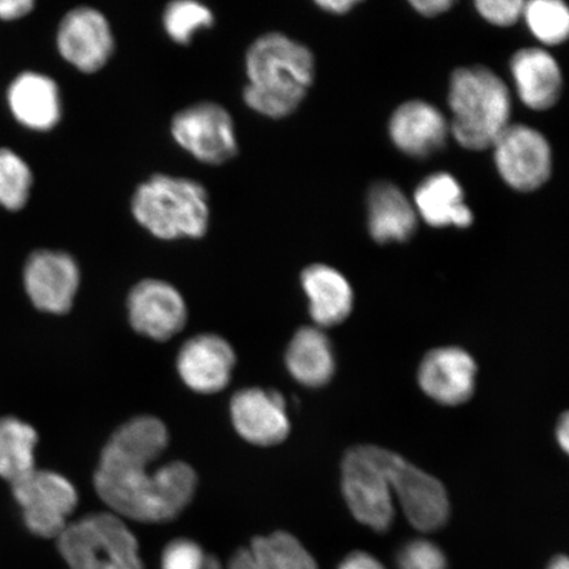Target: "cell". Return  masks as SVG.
I'll use <instances>...</instances> for the list:
<instances>
[{
    "label": "cell",
    "mask_w": 569,
    "mask_h": 569,
    "mask_svg": "<svg viewBox=\"0 0 569 569\" xmlns=\"http://www.w3.org/2000/svg\"><path fill=\"white\" fill-rule=\"evenodd\" d=\"M168 445L167 426L151 416L132 418L112 433L94 475L97 493L111 513L166 523L189 507L198 483L194 469L183 461L153 467Z\"/></svg>",
    "instance_id": "6da1fadb"
},
{
    "label": "cell",
    "mask_w": 569,
    "mask_h": 569,
    "mask_svg": "<svg viewBox=\"0 0 569 569\" xmlns=\"http://www.w3.org/2000/svg\"><path fill=\"white\" fill-rule=\"evenodd\" d=\"M244 101L261 116L289 117L315 81L316 61L309 48L279 32L262 34L246 56Z\"/></svg>",
    "instance_id": "7a4b0ae2"
},
{
    "label": "cell",
    "mask_w": 569,
    "mask_h": 569,
    "mask_svg": "<svg viewBox=\"0 0 569 569\" xmlns=\"http://www.w3.org/2000/svg\"><path fill=\"white\" fill-rule=\"evenodd\" d=\"M448 103L452 111L451 131L462 148L486 151L509 127L510 92L495 71L486 67L455 70Z\"/></svg>",
    "instance_id": "3957f363"
},
{
    "label": "cell",
    "mask_w": 569,
    "mask_h": 569,
    "mask_svg": "<svg viewBox=\"0 0 569 569\" xmlns=\"http://www.w3.org/2000/svg\"><path fill=\"white\" fill-rule=\"evenodd\" d=\"M137 222L162 240L202 238L209 229V197L201 183L156 174L132 198Z\"/></svg>",
    "instance_id": "277c9868"
},
{
    "label": "cell",
    "mask_w": 569,
    "mask_h": 569,
    "mask_svg": "<svg viewBox=\"0 0 569 569\" xmlns=\"http://www.w3.org/2000/svg\"><path fill=\"white\" fill-rule=\"evenodd\" d=\"M57 546L70 569H144L137 537L111 511L70 522Z\"/></svg>",
    "instance_id": "5b68a950"
},
{
    "label": "cell",
    "mask_w": 569,
    "mask_h": 569,
    "mask_svg": "<svg viewBox=\"0 0 569 569\" xmlns=\"http://www.w3.org/2000/svg\"><path fill=\"white\" fill-rule=\"evenodd\" d=\"M341 489L352 516L377 532L389 530L396 516L393 495L376 446L351 448L341 462Z\"/></svg>",
    "instance_id": "8992f818"
},
{
    "label": "cell",
    "mask_w": 569,
    "mask_h": 569,
    "mask_svg": "<svg viewBox=\"0 0 569 569\" xmlns=\"http://www.w3.org/2000/svg\"><path fill=\"white\" fill-rule=\"evenodd\" d=\"M377 455L408 521L422 532L442 529L450 518L443 483L386 448L377 447Z\"/></svg>",
    "instance_id": "52a82bcc"
},
{
    "label": "cell",
    "mask_w": 569,
    "mask_h": 569,
    "mask_svg": "<svg viewBox=\"0 0 569 569\" xmlns=\"http://www.w3.org/2000/svg\"><path fill=\"white\" fill-rule=\"evenodd\" d=\"M11 487L26 528L39 538H59L77 508L73 483L66 476L36 468Z\"/></svg>",
    "instance_id": "ba28073f"
},
{
    "label": "cell",
    "mask_w": 569,
    "mask_h": 569,
    "mask_svg": "<svg viewBox=\"0 0 569 569\" xmlns=\"http://www.w3.org/2000/svg\"><path fill=\"white\" fill-rule=\"evenodd\" d=\"M172 134L199 161L220 166L238 154L233 120L223 106L202 102L176 113Z\"/></svg>",
    "instance_id": "9c48e42d"
},
{
    "label": "cell",
    "mask_w": 569,
    "mask_h": 569,
    "mask_svg": "<svg viewBox=\"0 0 569 569\" xmlns=\"http://www.w3.org/2000/svg\"><path fill=\"white\" fill-rule=\"evenodd\" d=\"M498 172L518 191H533L549 181L552 154L542 133L523 124H509L493 146Z\"/></svg>",
    "instance_id": "30bf717a"
},
{
    "label": "cell",
    "mask_w": 569,
    "mask_h": 569,
    "mask_svg": "<svg viewBox=\"0 0 569 569\" xmlns=\"http://www.w3.org/2000/svg\"><path fill=\"white\" fill-rule=\"evenodd\" d=\"M81 272L67 252L40 249L24 268V288L36 309L48 315H67L73 308Z\"/></svg>",
    "instance_id": "8fae6325"
},
{
    "label": "cell",
    "mask_w": 569,
    "mask_h": 569,
    "mask_svg": "<svg viewBox=\"0 0 569 569\" xmlns=\"http://www.w3.org/2000/svg\"><path fill=\"white\" fill-rule=\"evenodd\" d=\"M127 308L132 329L156 341L172 339L188 320L187 303L180 291L161 280L149 279L134 284Z\"/></svg>",
    "instance_id": "7c38bea8"
},
{
    "label": "cell",
    "mask_w": 569,
    "mask_h": 569,
    "mask_svg": "<svg viewBox=\"0 0 569 569\" xmlns=\"http://www.w3.org/2000/svg\"><path fill=\"white\" fill-rule=\"evenodd\" d=\"M57 47L63 59L83 73L102 69L113 52L109 20L91 7H77L61 20Z\"/></svg>",
    "instance_id": "4fadbf2b"
},
{
    "label": "cell",
    "mask_w": 569,
    "mask_h": 569,
    "mask_svg": "<svg viewBox=\"0 0 569 569\" xmlns=\"http://www.w3.org/2000/svg\"><path fill=\"white\" fill-rule=\"evenodd\" d=\"M230 412L234 430L253 446L280 445L290 433L287 402L280 391L241 389L232 397Z\"/></svg>",
    "instance_id": "5bb4252c"
},
{
    "label": "cell",
    "mask_w": 569,
    "mask_h": 569,
    "mask_svg": "<svg viewBox=\"0 0 569 569\" xmlns=\"http://www.w3.org/2000/svg\"><path fill=\"white\" fill-rule=\"evenodd\" d=\"M234 365L232 346L213 333L189 339L177 356L178 375L184 386L199 395L218 393L229 386Z\"/></svg>",
    "instance_id": "9a60e30c"
},
{
    "label": "cell",
    "mask_w": 569,
    "mask_h": 569,
    "mask_svg": "<svg viewBox=\"0 0 569 569\" xmlns=\"http://www.w3.org/2000/svg\"><path fill=\"white\" fill-rule=\"evenodd\" d=\"M478 366L459 347L437 348L419 366L418 382L431 400L447 407L465 403L475 393Z\"/></svg>",
    "instance_id": "2e32d148"
},
{
    "label": "cell",
    "mask_w": 569,
    "mask_h": 569,
    "mask_svg": "<svg viewBox=\"0 0 569 569\" xmlns=\"http://www.w3.org/2000/svg\"><path fill=\"white\" fill-rule=\"evenodd\" d=\"M448 123L436 106L422 101L401 104L391 116L390 138L402 152L425 159L440 151L448 137Z\"/></svg>",
    "instance_id": "e0dca14e"
},
{
    "label": "cell",
    "mask_w": 569,
    "mask_h": 569,
    "mask_svg": "<svg viewBox=\"0 0 569 569\" xmlns=\"http://www.w3.org/2000/svg\"><path fill=\"white\" fill-rule=\"evenodd\" d=\"M510 69L518 96L526 106L545 111L557 104L563 78L559 63L549 52L539 48L521 49L511 59Z\"/></svg>",
    "instance_id": "ac0fdd59"
},
{
    "label": "cell",
    "mask_w": 569,
    "mask_h": 569,
    "mask_svg": "<svg viewBox=\"0 0 569 569\" xmlns=\"http://www.w3.org/2000/svg\"><path fill=\"white\" fill-rule=\"evenodd\" d=\"M10 109L19 122L31 130H52L61 119L60 91L48 76L27 71L9 89Z\"/></svg>",
    "instance_id": "d6986e66"
},
{
    "label": "cell",
    "mask_w": 569,
    "mask_h": 569,
    "mask_svg": "<svg viewBox=\"0 0 569 569\" xmlns=\"http://www.w3.org/2000/svg\"><path fill=\"white\" fill-rule=\"evenodd\" d=\"M301 283L309 298L311 319L319 327L343 323L353 308V291L346 277L325 264H312L301 274Z\"/></svg>",
    "instance_id": "ffe728a7"
},
{
    "label": "cell",
    "mask_w": 569,
    "mask_h": 569,
    "mask_svg": "<svg viewBox=\"0 0 569 569\" xmlns=\"http://www.w3.org/2000/svg\"><path fill=\"white\" fill-rule=\"evenodd\" d=\"M369 232L379 244L408 241L417 229V213L400 188L377 182L368 197Z\"/></svg>",
    "instance_id": "44dd1931"
},
{
    "label": "cell",
    "mask_w": 569,
    "mask_h": 569,
    "mask_svg": "<svg viewBox=\"0 0 569 569\" xmlns=\"http://www.w3.org/2000/svg\"><path fill=\"white\" fill-rule=\"evenodd\" d=\"M284 365L297 382L308 388H322L336 375V353L329 337L319 327H302L291 339Z\"/></svg>",
    "instance_id": "7402d4cb"
},
{
    "label": "cell",
    "mask_w": 569,
    "mask_h": 569,
    "mask_svg": "<svg viewBox=\"0 0 569 569\" xmlns=\"http://www.w3.org/2000/svg\"><path fill=\"white\" fill-rule=\"evenodd\" d=\"M226 569H319L303 545L289 532L256 537L233 553Z\"/></svg>",
    "instance_id": "603a6c76"
},
{
    "label": "cell",
    "mask_w": 569,
    "mask_h": 569,
    "mask_svg": "<svg viewBox=\"0 0 569 569\" xmlns=\"http://www.w3.org/2000/svg\"><path fill=\"white\" fill-rule=\"evenodd\" d=\"M415 202L425 222L437 229L448 226L467 229L473 223V213L465 203L462 189L450 174L426 178L416 191Z\"/></svg>",
    "instance_id": "cb8c5ba5"
},
{
    "label": "cell",
    "mask_w": 569,
    "mask_h": 569,
    "mask_svg": "<svg viewBox=\"0 0 569 569\" xmlns=\"http://www.w3.org/2000/svg\"><path fill=\"white\" fill-rule=\"evenodd\" d=\"M38 432L16 417L0 418V478L12 483L36 469L34 450Z\"/></svg>",
    "instance_id": "d4e9b609"
},
{
    "label": "cell",
    "mask_w": 569,
    "mask_h": 569,
    "mask_svg": "<svg viewBox=\"0 0 569 569\" xmlns=\"http://www.w3.org/2000/svg\"><path fill=\"white\" fill-rule=\"evenodd\" d=\"M523 17L530 31L546 46H559L568 39L569 11L559 0H532L525 3Z\"/></svg>",
    "instance_id": "484cf974"
},
{
    "label": "cell",
    "mask_w": 569,
    "mask_h": 569,
    "mask_svg": "<svg viewBox=\"0 0 569 569\" xmlns=\"http://www.w3.org/2000/svg\"><path fill=\"white\" fill-rule=\"evenodd\" d=\"M33 176L27 162L11 149L0 148V204L17 211L30 198Z\"/></svg>",
    "instance_id": "4316f807"
},
{
    "label": "cell",
    "mask_w": 569,
    "mask_h": 569,
    "mask_svg": "<svg viewBox=\"0 0 569 569\" xmlns=\"http://www.w3.org/2000/svg\"><path fill=\"white\" fill-rule=\"evenodd\" d=\"M212 24L211 10L193 0H176L163 12V27L170 39L178 44H189L199 30Z\"/></svg>",
    "instance_id": "83f0119b"
},
{
    "label": "cell",
    "mask_w": 569,
    "mask_h": 569,
    "mask_svg": "<svg viewBox=\"0 0 569 569\" xmlns=\"http://www.w3.org/2000/svg\"><path fill=\"white\" fill-rule=\"evenodd\" d=\"M161 569H223L217 558L206 553L194 540L177 538L161 555Z\"/></svg>",
    "instance_id": "f1b7e54d"
},
{
    "label": "cell",
    "mask_w": 569,
    "mask_h": 569,
    "mask_svg": "<svg viewBox=\"0 0 569 569\" xmlns=\"http://www.w3.org/2000/svg\"><path fill=\"white\" fill-rule=\"evenodd\" d=\"M400 569H447V559L442 550L429 540L417 539L402 547L398 553Z\"/></svg>",
    "instance_id": "f546056e"
},
{
    "label": "cell",
    "mask_w": 569,
    "mask_h": 569,
    "mask_svg": "<svg viewBox=\"0 0 569 569\" xmlns=\"http://www.w3.org/2000/svg\"><path fill=\"white\" fill-rule=\"evenodd\" d=\"M480 16L498 27H510L523 16L522 0H479L476 2Z\"/></svg>",
    "instance_id": "4dcf8cb0"
},
{
    "label": "cell",
    "mask_w": 569,
    "mask_h": 569,
    "mask_svg": "<svg viewBox=\"0 0 569 569\" xmlns=\"http://www.w3.org/2000/svg\"><path fill=\"white\" fill-rule=\"evenodd\" d=\"M339 569H387L367 552L356 551L341 561Z\"/></svg>",
    "instance_id": "1f68e13d"
},
{
    "label": "cell",
    "mask_w": 569,
    "mask_h": 569,
    "mask_svg": "<svg viewBox=\"0 0 569 569\" xmlns=\"http://www.w3.org/2000/svg\"><path fill=\"white\" fill-rule=\"evenodd\" d=\"M33 9L31 0H0V18L6 20L19 19Z\"/></svg>",
    "instance_id": "d6a6232c"
},
{
    "label": "cell",
    "mask_w": 569,
    "mask_h": 569,
    "mask_svg": "<svg viewBox=\"0 0 569 569\" xmlns=\"http://www.w3.org/2000/svg\"><path fill=\"white\" fill-rule=\"evenodd\" d=\"M415 9L426 18H436L451 9V0H412L410 2Z\"/></svg>",
    "instance_id": "836d02e7"
},
{
    "label": "cell",
    "mask_w": 569,
    "mask_h": 569,
    "mask_svg": "<svg viewBox=\"0 0 569 569\" xmlns=\"http://www.w3.org/2000/svg\"><path fill=\"white\" fill-rule=\"evenodd\" d=\"M356 4H358L356 0H319L318 2L320 9L332 13H338V16H341V13L350 12Z\"/></svg>",
    "instance_id": "e575fe53"
},
{
    "label": "cell",
    "mask_w": 569,
    "mask_h": 569,
    "mask_svg": "<svg viewBox=\"0 0 569 569\" xmlns=\"http://www.w3.org/2000/svg\"><path fill=\"white\" fill-rule=\"evenodd\" d=\"M558 443L563 448L565 452H568L569 448V418L567 412L560 418L557 429Z\"/></svg>",
    "instance_id": "d590c367"
},
{
    "label": "cell",
    "mask_w": 569,
    "mask_h": 569,
    "mask_svg": "<svg viewBox=\"0 0 569 569\" xmlns=\"http://www.w3.org/2000/svg\"><path fill=\"white\" fill-rule=\"evenodd\" d=\"M549 569H569L568 558L563 557V555H561V557L555 558L551 561Z\"/></svg>",
    "instance_id": "8d00e7d4"
}]
</instances>
